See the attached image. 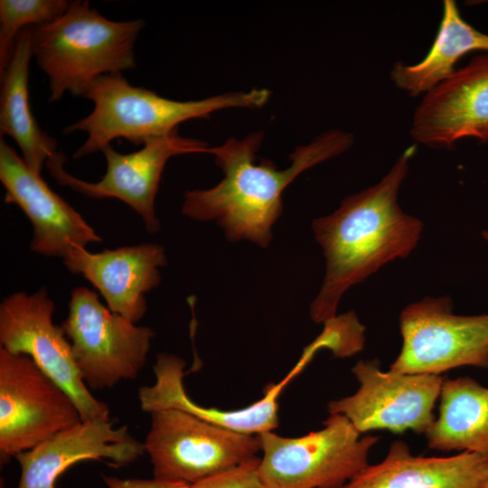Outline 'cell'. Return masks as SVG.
<instances>
[{"instance_id":"1","label":"cell","mask_w":488,"mask_h":488,"mask_svg":"<svg viewBox=\"0 0 488 488\" xmlns=\"http://www.w3.org/2000/svg\"><path fill=\"white\" fill-rule=\"evenodd\" d=\"M416 145L397 158L381 180L343 200L312 228L325 258V275L310 305V316L324 324L336 316L343 295L397 258H405L421 237L423 222L406 213L398 195Z\"/></svg>"},{"instance_id":"2","label":"cell","mask_w":488,"mask_h":488,"mask_svg":"<svg viewBox=\"0 0 488 488\" xmlns=\"http://www.w3.org/2000/svg\"><path fill=\"white\" fill-rule=\"evenodd\" d=\"M264 134L255 132L242 139L229 138L209 147L224 178L206 190L184 192L183 215L201 221H215L230 241L248 239L262 248L272 240V226L283 210L282 193L301 173L337 156L353 144L351 133L332 129L290 155V165L277 169L272 161L255 164Z\"/></svg>"},{"instance_id":"3","label":"cell","mask_w":488,"mask_h":488,"mask_svg":"<svg viewBox=\"0 0 488 488\" xmlns=\"http://www.w3.org/2000/svg\"><path fill=\"white\" fill-rule=\"evenodd\" d=\"M267 89L229 92L199 100L180 101L132 86L122 73L102 75L87 89L84 98L94 104L85 117L67 127L66 135L83 131L86 141L73 154L78 159L102 151L117 138L136 145L168 136L187 120L206 118L217 110L230 108H258L267 104Z\"/></svg>"},{"instance_id":"4","label":"cell","mask_w":488,"mask_h":488,"mask_svg":"<svg viewBox=\"0 0 488 488\" xmlns=\"http://www.w3.org/2000/svg\"><path fill=\"white\" fill-rule=\"evenodd\" d=\"M142 19L116 22L89 1H70L54 22L29 27L33 54L49 80V101L66 92L83 97L97 78L136 68L135 43Z\"/></svg>"},{"instance_id":"5","label":"cell","mask_w":488,"mask_h":488,"mask_svg":"<svg viewBox=\"0 0 488 488\" xmlns=\"http://www.w3.org/2000/svg\"><path fill=\"white\" fill-rule=\"evenodd\" d=\"M361 435L342 414L330 415L322 429L299 437L259 434L262 488H342L370 465V452L380 440Z\"/></svg>"},{"instance_id":"6","label":"cell","mask_w":488,"mask_h":488,"mask_svg":"<svg viewBox=\"0 0 488 488\" xmlns=\"http://www.w3.org/2000/svg\"><path fill=\"white\" fill-rule=\"evenodd\" d=\"M156 480L191 485L258 456L259 435L236 432L177 408L151 413L144 442Z\"/></svg>"},{"instance_id":"7","label":"cell","mask_w":488,"mask_h":488,"mask_svg":"<svg viewBox=\"0 0 488 488\" xmlns=\"http://www.w3.org/2000/svg\"><path fill=\"white\" fill-rule=\"evenodd\" d=\"M60 325L84 382L92 389H110L136 378L155 336L150 327L113 313L84 286L72 289L68 315Z\"/></svg>"},{"instance_id":"8","label":"cell","mask_w":488,"mask_h":488,"mask_svg":"<svg viewBox=\"0 0 488 488\" xmlns=\"http://www.w3.org/2000/svg\"><path fill=\"white\" fill-rule=\"evenodd\" d=\"M399 324L402 345L390 371L441 375L463 366L488 369V314H455L450 296H426L407 305Z\"/></svg>"},{"instance_id":"9","label":"cell","mask_w":488,"mask_h":488,"mask_svg":"<svg viewBox=\"0 0 488 488\" xmlns=\"http://www.w3.org/2000/svg\"><path fill=\"white\" fill-rule=\"evenodd\" d=\"M55 303L47 288L33 294L16 292L0 304V347L25 354L76 405L81 421H110L109 408L89 390L75 362L71 345L61 325L52 322Z\"/></svg>"},{"instance_id":"10","label":"cell","mask_w":488,"mask_h":488,"mask_svg":"<svg viewBox=\"0 0 488 488\" xmlns=\"http://www.w3.org/2000/svg\"><path fill=\"white\" fill-rule=\"evenodd\" d=\"M81 421L67 392L25 354L0 347V462Z\"/></svg>"},{"instance_id":"11","label":"cell","mask_w":488,"mask_h":488,"mask_svg":"<svg viewBox=\"0 0 488 488\" xmlns=\"http://www.w3.org/2000/svg\"><path fill=\"white\" fill-rule=\"evenodd\" d=\"M359 382L351 396L332 400L330 415L345 416L361 433L384 429L394 434L411 430L426 434L436 416L443 377L380 370L378 359L360 360L352 368Z\"/></svg>"},{"instance_id":"12","label":"cell","mask_w":488,"mask_h":488,"mask_svg":"<svg viewBox=\"0 0 488 488\" xmlns=\"http://www.w3.org/2000/svg\"><path fill=\"white\" fill-rule=\"evenodd\" d=\"M209 147L202 140L181 136L178 130L147 140L141 149L129 154L118 153L108 145L101 151L107 163L106 173L96 183L66 172V159L61 152L52 156L45 165L61 186L70 187L92 199L122 201L141 217L147 231L156 233L160 221L155 201L167 161L179 155L208 153Z\"/></svg>"},{"instance_id":"13","label":"cell","mask_w":488,"mask_h":488,"mask_svg":"<svg viewBox=\"0 0 488 488\" xmlns=\"http://www.w3.org/2000/svg\"><path fill=\"white\" fill-rule=\"evenodd\" d=\"M410 136L437 149H451L467 137L488 143V52L474 56L424 95Z\"/></svg>"},{"instance_id":"14","label":"cell","mask_w":488,"mask_h":488,"mask_svg":"<svg viewBox=\"0 0 488 488\" xmlns=\"http://www.w3.org/2000/svg\"><path fill=\"white\" fill-rule=\"evenodd\" d=\"M0 181L5 202L17 205L33 226L31 250L64 258L76 247L102 240L83 217L31 170L3 138L0 140Z\"/></svg>"},{"instance_id":"15","label":"cell","mask_w":488,"mask_h":488,"mask_svg":"<svg viewBox=\"0 0 488 488\" xmlns=\"http://www.w3.org/2000/svg\"><path fill=\"white\" fill-rule=\"evenodd\" d=\"M63 263L92 284L113 313L137 324L147 311L145 296L159 286L167 258L162 245L140 243L98 253L76 247Z\"/></svg>"},{"instance_id":"16","label":"cell","mask_w":488,"mask_h":488,"mask_svg":"<svg viewBox=\"0 0 488 488\" xmlns=\"http://www.w3.org/2000/svg\"><path fill=\"white\" fill-rule=\"evenodd\" d=\"M145 453L144 443L114 428L110 421H80L32 450L16 455L22 473L17 488H54L57 478L72 465L103 458L125 465Z\"/></svg>"},{"instance_id":"17","label":"cell","mask_w":488,"mask_h":488,"mask_svg":"<svg viewBox=\"0 0 488 488\" xmlns=\"http://www.w3.org/2000/svg\"><path fill=\"white\" fill-rule=\"evenodd\" d=\"M185 361L169 353H160L153 366L155 381L138 390L140 408L144 412L177 408L220 427L249 435L273 431L278 426V399L286 384L300 372L295 366L278 383L270 384L258 401L236 410L205 408L193 402L183 386Z\"/></svg>"},{"instance_id":"18","label":"cell","mask_w":488,"mask_h":488,"mask_svg":"<svg viewBox=\"0 0 488 488\" xmlns=\"http://www.w3.org/2000/svg\"><path fill=\"white\" fill-rule=\"evenodd\" d=\"M488 477V456L461 452L422 456L403 440L391 443L386 456L342 488H481Z\"/></svg>"},{"instance_id":"19","label":"cell","mask_w":488,"mask_h":488,"mask_svg":"<svg viewBox=\"0 0 488 488\" xmlns=\"http://www.w3.org/2000/svg\"><path fill=\"white\" fill-rule=\"evenodd\" d=\"M33 57L29 27L18 34L10 61L1 76L0 131L18 145L23 159L41 174L57 153L56 140L42 130L29 103V65Z\"/></svg>"},{"instance_id":"20","label":"cell","mask_w":488,"mask_h":488,"mask_svg":"<svg viewBox=\"0 0 488 488\" xmlns=\"http://www.w3.org/2000/svg\"><path fill=\"white\" fill-rule=\"evenodd\" d=\"M438 416L425 434L430 449L488 456V388L470 377L445 379Z\"/></svg>"},{"instance_id":"21","label":"cell","mask_w":488,"mask_h":488,"mask_svg":"<svg viewBox=\"0 0 488 488\" xmlns=\"http://www.w3.org/2000/svg\"><path fill=\"white\" fill-rule=\"evenodd\" d=\"M474 51L488 52V34L464 20L455 1L445 0L441 23L429 52L417 64L397 62L390 72L391 80L411 97L426 94L455 72L460 58Z\"/></svg>"},{"instance_id":"22","label":"cell","mask_w":488,"mask_h":488,"mask_svg":"<svg viewBox=\"0 0 488 488\" xmlns=\"http://www.w3.org/2000/svg\"><path fill=\"white\" fill-rule=\"evenodd\" d=\"M70 3L67 0L0 1V74L10 61L20 32L54 22L66 12Z\"/></svg>"},{"instance_id":"23","label":"cell","mask_w":488,"mask_h":488,"mask_svg":"<svg viewBox=\"0 0 488 488\" xmlns=\"http://www.w3.org/2000/svg\"><path fill=\"white\" fill-rule=\"evenodd\" d=\"M323 332L305 347L314 355L323 348L332 351L335 357H349L364 347L365 327L354 311L336 315L324 324Z\"/></svg>"},{"instance_id":"24","label":"cell","mask_w":488,"mask_h":488,"mask_svg":"<svg viewBox=\"0 0 488 488\" xmlns=\"http://www.w3.org/2000/svg\"><path fill=\"white\" fill-rule=\"evenodd\" d=\"M260 457L256 456L228 472L206 478L188 488H262L258 475Z\"/></svg>"},{"instance_id":"25","label":"cell","mask_w":488,"mask_h":488,"mask_svg":"<svg viewBox=\"0 0 488 488\" xmlns=\"http://www.w3.org/2000/svg\"><path fill=\"white\" fill-rule=\"evenodd\" d=\"M108 488H188V484L169 483L156 479H121L115 476H103Z\"/></svg>"},{"instance_id":"26","label":"cell","mask_w":488,"mask_h":488,"mask_svg":"<svg viewBox=\"0 0 488 488\" xmlns=\"http://www.w3.org/2000/svg\"><path fill=\"white\" fill-rule=\"evenodd\" d=\"M482 236L486 241H488V230H483L482 232Z\"/></svg>"},{"instance_id":"27","label":"cell","mask_w":488,"mask_h":488,"mask_svg":"<svg viewBox=\"0 0 488 488\" xmlns=\"http://www.w3.org/2000/svg\"><path fill=\"white\" fill-rule=\"evenodd\" d=\"M481 488H488V477L486 480L483 483Z\"/></svg>"},{"instance_id":"28","label":"cell","mask_w":488,"mask_h":488,"mask_svg":"<svg viewBox=\"0 0 488 488\" xmlns=\"http://www.w3.org/2000/svg\"><path fill=\"white\" fill-rule=\"evenodd\" d=\"M0 488H5L3 484V481H1V485H0Z\"/></svg>"}]
</instances>
